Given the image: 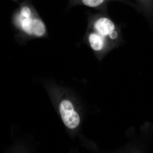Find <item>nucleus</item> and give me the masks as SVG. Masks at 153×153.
Wrapping results in <instances>:
<instances>
[{
  "mask_svg": "<svg viewBox=\"0 0 153 153\" xmlns=\"http://www.w3.org/2000/svg\"><path fill=\"white\" fill-rule=\"evenodd\" d=\"M12 23L18 31L17 38L25 43L36 38H47L48 32L45 25L36 9L30 3L24 2L14 13Z\"/></svg>",
  "mask_w": 153,
  "mask_h": 153,
  "instance_id": "nucleus-1",
  "label": "nucleus"
},
{
  "mask_svg": "<svg viewBox=\"0 0 153 153\" xmlns=\"http://www.w3.org/2000/svg\"><path fill=\"white\" fill-rule=\"evenodd\" d=\"M87 29L95 31L105 38L114 49L122 43L120 27L111 19L104 16H97L88 19Z\"/></svg>",
  "mask_w": 153,
  "mask_h": 153,
  "instance_id": "nucleus-2",
  "label": "nucleus"
},
{
  "mask_svg": "<svg viewBox=\"0 0 153 153\" xmlns=\"http://www.w3.org/2000/svg\"><path fill=\"white\" fill-rule=\"evenodd\" d=\"M83 42L90 47L99 60H101L114 49L105 38L90 29L86 30Z\"/></svg>",
  "mask_w": 153,
  "mask_h": 153,
  "instance_id": "nucleus-3",
  "label": "nucleus"
},
{
  "mask_svg": "<svg viewBox=\"0 0 153 153\" xmlns=\"http://www.w3.org/2000/svg\"><path fill=\"white\" fill-rule=\"evenodd\" d=\"M60 111L62 120L68 128L74 129L79 125L80 122L79 115L74 111L71 102L68 100L61 102Z\"/></svg>",
  "mask_w": 153,
  "mask_h": 153,
  "instance_id": "nucleus-4",
  "label": "nucleus"
},
{
  "mask_svg": "<svg viewBox=\"0 0 153 153\" xmlns=\"http://www.w3.org/2000/svg\"><path fill=\"white\" fill-rule=\"evenodd\" d=\"M79 2L87 7L97 8L101 6L105 0H78Z\"/></svg>",
  "mask_w": 153,
  "mask_h": 153,
  "instance_id": "nucleus-5",
  "label": "nucleus"
},
{
  "mask_svg": "<svg viewBox=\"0 0 153 153\" xmlns=\"http://www.w3.org/2000/svg\"><path fill=\"white\" fill-rule=\"evenodd\" d=\"M14 1H15L16 2L18 0H13Z\"/></svg>",
  "mask_w": 153,
  "mask_h": 153,
  "instance_id": "nucleus-6",
  "label": "nucleus"
}]
</instances>
